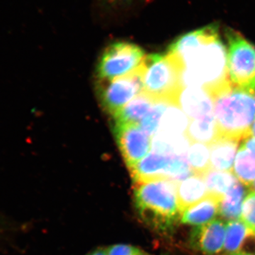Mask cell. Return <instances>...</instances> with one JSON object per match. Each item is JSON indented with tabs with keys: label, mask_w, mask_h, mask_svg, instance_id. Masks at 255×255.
<instances>
[{
	"label": "cell",
	"mask_w": 255,
	"mask_h": 255,
	"mask_svg": "<svg viewBox=\"0 0 255 255\" xmlns=\"http://www.w3.org/2000/svg\"><path fill=\"white\" fill-rule=\"evenodd\" d=\"M226 51L219 25L212 23L178 37L167 53L182 65L183 88L201 87L213 95L231 82Z\"/></svg>",
	"instance_id": "1"
},
{
	"label": "cell",
	"mask_w": 255,
	"mask_h": 255,
	"mask_svg": "<svg viewBox=\"0 0 255 255\" xmlns=\"http://www.w3.org/2000/svg\"><path fill=\"white\" fill-rule=\"evenodd\" d=\"M177 183L164 177L133 183L135 209L142 222L149 227L165 231L181 217Z\"/></svg>",
	"instance_id": "2"
},
{
	"label": "cell",
	"mask_w": 255,
	"mask_h": 255,
	"mask_svg": "<svg viewBox=\"0 0 255 255\" xmlns=\"http://www.w3.org/2000/svg\"><path fill=\"white\" fill-rule=\"evenodd\" d=\"M212 96L219 135L241 141L251 134L255 119V100L249 92L230 82Z\"/></svg>",
	"instance_id": "3"
},
{
	"label": "cell",
	"mask_w": 255,
	"mask_h": 255,
	"mask_svg": "<svg viewBox=\"0 0 255 255\" xmlns=\"http://www.w3.org/2000/svg\"><path fill=\"white\" fill-rule=\"evenodd\" d=\"M143 92L155 102L177 105L183 89L182 67L172 55H146L142 63Z\"/></svg>",
	"instance_id": "4"
},
{
	"label": "cell",
	"mask_w": 255,
	"mask_h": 255,
	"mask_svg": "<svg viewBox=\"0 0 255 255\" xmlns=\"http://www.w3.org/2000/svg\"><path fill=\"white\" fill-rule=\"evenodd\" d=\"M226 36L230 81L251 94L255 88V46L231 28L226 29Z\"/></svg>",
	"instance_id": "5"
},
{
	"label": "cell",
	"mask_w": 255,
	"mask_h": 255,
	"mask_svg": "<svg viewBox=\"0 0 255 255\" xmlns=\"http://www.w3.org/2000/svg\"><path fill=\"white\" fill-rule=\"evenodd\" d=\"M146 55L140 46L117 41L105 48L97 66V80H112L135 71Z\"/></svg>",
	"instance_id": "6"
},
{
	"label": "cell",
	"mask_w": 255,
	"mask_h": 255,
	"mask_svg": "<svg viewBox=\"0 0 255 255\" xmlns=\"http://www.w3.org/2000/svg\"><path fill=\"white\" fill-rule=\"evenodd\" d=\"M142 65L135 71L120 78L97 80V95L107 113L113 117L129 101L143 92Z\"/></svg>",
	"instance_id": "7"
},
{
	"label": "cell",
	"mask_w": 255,
	"mask_h": 255,
	"mask_svg": "<svg viewBox=\"0 0 255 255\" xmlns=\"http://www.w3.org/2000/svg\"><path fill=\"white\" fill-rule=\"evenodd\" d=\"M114 133L129 169L148 155L152 140L139 124H114Z\"/></svg>",
	"instance_id": "8"
},
{
	"label": "cell",
	"mask_w": 255,
	"mask_h": 255,
	"mask_svg": "<svg viewBox=\"0 0 255 255\" xmlns=\"http://www.w3.org/2000/svg\"><path fill=\"white\" fill-rule=\"evenodd\" d=\"M226 231V224L220 219L196 226L191 231V246L205 255L219 254L224 248Z\"/></svg>",
	"instance_id": "9"
},
{
	"label": "cell",
	"mask_w": 255,
	"mask_h": 255,
	"mask_svg": "<svg viewBox=\"0 0 255 255\" xmlns=\"http://www.w3.org/2000/svg\"><path fill=\"white\" fill-rule=\"evenodd\" d=\"M177 105L190 120L214 117V99L201 87H184L179 94Z\"/></svg>",
	"instance_id": "10"
},
{
	"label": "cell",
	"mask_w": 255,
	"mask_h": 255,
	"mask_svg": "<svg viewBox=\"0 0 255 255\" xmlns=\"http://www.w3.org/2000/svg\"><path fill=\"white\" fill-rule=\"evenodd\" d=\"M233 172L247 187L251 188L255 181V137L251 134L241 140Z\"/></svg>",
	"instance_id": "11"
},
{
	"label": "cell",
	"mask_w": 255,
	"mask_h": 255,
	"mask_svg": "<svg viewBox=\"0 0 255 255\" xmlns=\"http://www.w3.org/2000/svg\"><path fill=\"white\" fill-rule=\"evenodd\" d=\"M171 158L170 156L150 152L136 165L129 169L132 182H141L154 178H167Z\"/></svg>",
	"instance_id": "12"
},
{
	"label": "cell",
	"mask_w": 255,
	"mask_h": 255,
	"mask_svg": "<svg viewBox=\"0 0 255 255\" xmlns=\"http://www.w3.org/2000/svg\"><path fill=\"white\" fill-rule=\"evenodd\" d=\"M240 142L238 139L222 136L213 142L209 145L211 168L231 172Z\"/></svg>",
	"instance_id": "13"
},
{
	"label": "cell",
	"mask_w": 255,
	"mask_h": 255,
	"mask_svg": "<svg viewBox=\"0 0 255 255\" xmlns=\"http://www.w3.org/2000/svg\"><path fill=\"white\" fill-rule=\"evenodd\" d=\"M209 195V190L201 176L193 174L178 182V204L180 214Z\"/></svg>",
	"instance_id": "14"
},
{
	"label": "cell",
	"mask_w": 255,
	"mask_h": 255,
	"mask_svg": "<svg viewBox=\"0 0 255 255\" xmlns=\"http://www.w3.org/2000/svg\"><path fill=\"white\" fill-rule=\"evenodd\" d=\"M221 200L209 194L202 201L186 209L181 214V222L195 227L211 222L219 215Z\"/></svg>",
	"instance_id": "15"
},
{
	"label": "cell",
	"mask_w": 255,
	"mask_h": 255,
	"mask_svg": "<svg viewBox=\"0 0 255 255\" xmlns=\"http://www.w3.org/2000/svg\"><path fill=\"white\" fill-rule=\"evenodd\" d=\"M156 102L143 92L113 116L114 124H139L150 112Z\"/></svg>",
	"instance_id": "16"
},
{
	"label": "cell",
	"mask_w": 255,
	"mask_h": 255,
	"mask_svg": "<svg viewBox=\"0 0 255 255\" xmlns=\"http://www.w3.org/2000/svg\"><path fill=\"white\" fill-rule=\"evenodd\" d=\"M247 188L238 179L223 196L219 206V215L223 219L231 221L241 219L243 202L248 194Z\"/></svg>",
	"instance_id": "17"
},
{
	"label": "cell",
	"mask_w": 255,
	"mask_h": 255,
	"mask_svg": "<svg viewBox=\"0 0 255 255\" xmlns=\"http://www.w3.org/2000/svg\"><path fill=\"white\" fill-rule=\"evenodd\" d=\"M190 119L179 106L170 105L161 118L155 133L164 136H179L187 132Z\"/></svg>",
	"instance_id": "18"
},
{
	"label": "cell",
	"mask_w": 255,
	"mask_h": 255,
	"mask_svg": "<svg viewBox=\"0 0 255 255\" xmlns=\"http://www.w3.org/2000/svg\"><path fill=\"white\" fill-rule=\"evenodd\" d=\"M186 134L191 142L211 145L219 136L215 117L190 120Z\"/></svg>",
	"instance_id": "19"
},
{
	"label": "cell",
	"mask_w": 255,
	"mask_h": 255,
	"mask_svg": "<svg viewBox=\"0 0 255 255\" xmlns=\"http://www.w3.org/2000/svg\"><path fill=\"white\" fill-rule=\"evenodd\" d=\"M209 194L222 199L225 194L238 180L231 172L211 169L202 176Z\"/></svg>",
	"instance_id": "20"
},
{
	"label": "cell",
	"mask_w": 255,
	"mask_h": 255,
	"mask_svg": "<svg viewBox=\"0 0 255 255\" xmlns=\"http://www.w3.org/2000/svg\"><path fill=\"white\" fill-rule=\"evenodd\" d=\"M251 230L241 220L228 221L226 224L224 250L226 254L240 253Z\"/></svg>",
	"instance_id": "21"
},
{
	"label": "cell",
	"mask_w": 255,
	"mask_h": 255,
	"mask_svg": "<svg viewBox=\"0 0 255 255\" xmlns=\"http://www.w3.org/2000/svg\"><path fill=\"white\" fill-rule=\"evenodd\" d=\"M193 174L202 177L211 169L209 145L191 142L186 157Z\"/></svg>",
	"instance_id": "22"
},
{
	"label": "cell",
	"mask_w": 255,
	"mask_h": 255,
	"mask_svg": "<svg viewBox=\"0 0 255 255\" xmlns=\"http://www.w3.org/2000/svg\"><path fill=\"white\" fill-rule=\"evenodd\" d=\"M173 105L164 102H156L148 114L141 122V127L149 135H154L159 127L161 118L169 106Z\"/></svg>",
	"instance_id": "23"
},
{
	"label": "cell",
	"mask_w": 255,
	"mask_h": 255,
	"mask_svg": "<svg viewBox=\"0 0 255 255\" xmlns=\"http://www.w3.org/2000/svg\"><path fill=\"white\" fill-rule=\"evenodd\" d=\"M241 220L255 233V191L248 192L243 202Z\"/></svg>",
	"instance_id": "24"
},
{
	"label": "cell",
	"mask_w": 255,
	"mask_h": 255,
	"mask_svg": "<svg viewBox=\"0 0 255 255\" xmlns=\"http://www.w3.org/2000/svg\"><path fill=\"white\" fill-rule=\"evenodd\" d=\"M108 255H140L143 252L129 245H114L107 249Z\"/></svg>",
	"instance_id": "25"
},
{
	"label": "cell",
	"mask_w": 255,
	"mask_h": 255,
	"mask_svg": "<svg viewBox=\"0 0 255 255\" xmlns=\"http://www.w3.org/2000/svg\"><path fill=\"white\" fill-rule=\"evenodd\" d=\"M103 1L106 4L110 5V6H117V5L131 2L133 0H103Z\"/></svg>",
	"instance_id": "26"
},
{
	"label": "cell",
	"mask_w": 255,
	"mask_h": 255,
	"mask_svg": "<svg viewBox=\"0 0 255 255\" xmlns=\"http://www.w3.org/2000/svg\"><path fill=\"white\" fill-rule=\"evenodd\" d=\"M87 255H107V249L104 248H100V249L95 250L92 253H89Z\"/></svg>",
	"instance_id": "27"
},
{
	"label": "cell",
	"mask_w": 255,
	"mask_h": 255,
	"mask_svg": "<svg viewBox=\"0 0 255 255\" xmlns=\"http://www.w3.org/2000/svg\"><path fill=\"white\" fill-rule=\"evenodd\" d=\"M251 134L253 137H255V119L254 122H253V125H252Z\"/></svg>",
	"instance_id": "28"
},
{
	"label": "cell",
	"mask_w": 255,
	"mask_h": 255,
	"mask_svg": "<svg viewBox=\"0 0 255 255\" xmlns=\"http://www.w3.org/2000/svg\"><path fill=\"white\" fill-rule=\"evenodd\" d=\"M250 189H251V191H255V181L253 182V184H252V186Z\"/></svg>",
	"instance_id": "29"
},
{
	"label": "cell",
	"mask_w": 255,
	"mask_h": 255,
	"mask_svg": "<svg viewBox=\"0 0 255 255\" xmlns=\"http://www.w3.org/2000/svg\"><path fill=\"white\" fill-rule=\"evenodd\" d=\"M225 255H252L243 254V253H236V254H226Z\"/></svg>",
	"instance_id": "30"
},
{
	"label": "cell",
	"mask_w": 255,
	"mask_h": 255,
	"mask_svg": "<svg viewBox=\"0 0 255 255\" xmlns=\"http://www.w3.org/2000/svg\"><path fill=\"white\" fill-rule=\"evenodd\" d=\"M252 95H253V97H254V99L255 100V88L254 90H253V91L251 92Z\"/></svg>",
	"instance_id": "31"
},
{
	"label": "cell",
	"mask_w": 255,
	"mask_h": 255,
	"mask_svg": "<svg viewBox=\"0 0 255 255\" xmlns=\"http://www.w3.org/2000/svg\"><path fill=\"white\" fill-rule=\"evenodd\" d=\"M146 255V254H145V253H142V255Z\"/></svg>",
	"instance_id": "32"
},
{
	"label": "cell",
	"mask_w": 255,
	"mask_h": 255,
	"mask_svg": "<svg viewBox=\"0 0 255 255\" xmlns=\"http://www.w3.org/2000/svg\"></svg>",
	"instance_id": "33"
}]
</instances>
